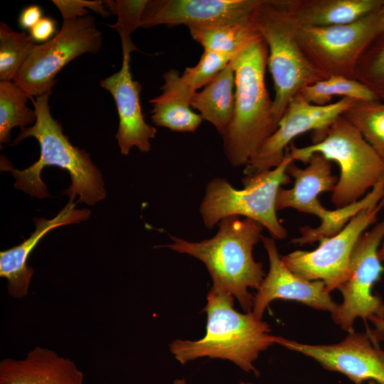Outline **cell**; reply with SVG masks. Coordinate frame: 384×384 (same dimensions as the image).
<instances>
[{
    "label": "cell",
    "instance_id": "6da1fadb",
    "mask_svg": "<svg viewBox=\"0 0 384 384\" xmlns=\"http://www.w3.org/2000/svg\"><path fill=\"white\" fill-rule=\"evenodd\" d=\"M47 92L32 99L36 121L32 126L21 129L12 145L18 144L27 137L37 139L41 148L39 159L26 169L18 170L1 167L10 171L14 177L15 188L33 197L44 198L49 196L47 186L41 174L46 166H55L68 171L71 184L63 192L74 201L94 206L106 197L103 178L99 169L93 164L85 150L73 146L63 134L61 124L50 113L49 97Z\"/></svg>",
    "mask_w": 384,
    "mask_h": 384
},
{
    "label": "cell",
    "instance_id": "7a4b0ae2",
    "mask_svg": "<svg viewBox=\"0 0 384 384\" xmlns=\"http://www.w3.org/2000/svg\"><path fill=\"white\" fill-rule=\"evenodd\" d=\"M263 228L252 219L230 215L218 223V232L209 239L190 242L169 235L172 243L158 247H168L201 260L211 277L210 289L232 294L248 313L254 299L249 289L257 290L265 278L262 264L252 255Z\"/></svg>",
    "mask_w": 384,
    "mask_h": 384
},
{
    "label": "cell",
    "instance_id": "3957f363",
    "mask_svg": "<svg viewBox=\"0 0 384 384\" xmlns=\"http://www.w3.org/2000/svg\"><path fill=\"white\" fill-rule=\"evenodd\" d=\"M206 301L204 336L196 341H173L169 344L171 354L181 364L204 357L228 360L241 370L257 375L253 363L260 352L278 343L280 336L270 334L268 324L252 311H236L230 294L210 289Z\"/></svg>",
    "mask_w": 384,
    "mask_h": 384
},
{
    "label": "cell",
    "instance_id": "277c9868",
    "mask_svg": "<svg viewBox=\"0 0 384 384\" xmlns=\"http://www.w3.org/2000/svg\"><path fill=\"white\" fill-rule=\"evenodd\" d=\"M267 57V46L259 36L230 61L235 105L223 139L224 153L234 166H246L277 128L265 84Z\"/></svg>",
    "mask_w": 384,
    "mask_h": 384
},
{
    "label": "cell",
    "instance_id": "5b68a950",
    "mask_svg": "<svg viewBox=\"0 0 384 384\" xmlns=\"http://www.w3.org/2000/svg\"><path fill=\"white\" fill-rule=\"evenodd\" d=\"M313 140L304 147L292 142L286 150L293 161L307 164L319 153L338 164L340 176L331 198L337 208L359 201L384 179V161L343 115L327 128L314 132Z\"/></svg>",
    "mask_w": 384,
    "mask_h": 384
},
{
    "label": "cell",
    "instance_id": "8992f818",
    "mask_svg": "<svg viewBox=\"0 0 384 384\" xmlns=\"http://www.w3.org/2000/svg\"><path fill=\"white\" fill-rule=\"evenodd\" d=\"M254 20L268 49L267 66L274 97L273 119L278 123L289 102L304 87L326 78L310 63L297 38V25L284 0H260Z\"/></svg>",
    "mask_w": 384,
    "mask_h": 384
},
{
    "label": "cell",
    "instance_id": "52a82bcc",
    "mask_svg": "<svg viewBox=\"0 0 384 384\" xmlns=\"http://www.w3.org/2000/svg\"><path fill=\"white\" fill-rule=\"evenodd\" d=\"M292 161L286 150L279 165L246 175L240 190L223 178L210 181L199 208L204 225L212 228L225 217L242 215L260 223L274 239L285 238L287 233L277 218L276 201L279 188L291 181L286 170Z\"/></svg>",
    "mask_w": 384,
    "mask_h": 384
},
{
    "label": "cell",
    "instance_id": "ba28073f",
    "mask_svg": "<svg viewBox=\"0 0 384 384\" xmlns=\"http://www.w3.org/2000/svg\"><path fill=\"white\" fill-rule=\"evenodd\" d=\"M102 43V33L92 15L63 21L52 39L34 45L13 81L30 100L52 92L62 68L85 53H97Z\"/></svg>",
    "mask_w": 384,
    "mask_h": 384
},
{
    "label": "cell",
    "instance_id": "9c48e42d",
    "mask_svg": "<svg viewBox=\"0 0 384 384\" xmlns=\"http://www.w3.org/2000/svg\"><path fill=\"white\" fill-rule=\"evenodd\" d=\"M378 11L345 24L297 27L300 47L326 78L341 76L354 79L360 58L378 37Z\"/></svg>",
    "mask_w": 384,
    "mask_h": 384
},
{
    "label": "cell",
    "instance_id": "30bf717a",
    "mask_svg": "<svg viewBox=\"0 0 384 384\" xmlns=\"http://www.w3.org/2000/svg\"><path fill=\"white\" fill-rule=\"evenodd\" d=\"M383 239L384 219L359 238L351 255L348 274L338 287L343 295V302L338 305L331 318L348 333L353 331L357 318L365 321L384 319V302L373 293L374 284L384 273L378 257Z\"/></svg>",
    "mask_w": 384,
    "mask_h": 384
},
{
    "label": "cell",
    "instance_id": "8fae6325",
    "mask_svg": "<svg viewBox=\"0 0 384 384\" xmlns=\"http://www.w3.org/2000/svg\"><path fill=\"white\" fill-rule=\"evenodd\" d=\"M384 208V197L360 210L336 234L321 239L312 251L295 250L281 256L295 274L309 281H322L329 292L338 289L346 278L353 248L364 231L376 222Z\"/></svg>",
    "mask_w": 384,
    "mask_h": 384
},
{
    "label": "cell",
    "instance_id": "7c38bea8",
    "mask_svg": "<svg viewBox=\"0 0 384 384\" xmlns=\"http://www.w3.org/2000/svg\"><path fill=\"white\" fill-rule=\"evenodd\" d=\"M294 179V184L289 189L280 188L277 197V210L287 208L316 215L321 220L317 228H300L301 235L296 242L299 245L314 243L332 235L336 214L335 210L324 208L319 200L324 192H333L337 183V176L333 175L331 161L319 153L313 154L307 166L300 168L294 161L286 170Z\"/></svg>",
    "mask_w": 384,
    "mask_h": 384
},
{
    "label": "cell",
    "instance_id": "4fadbf2b",
    "mask_svg": "<svg viewBox=\"0 0 384 384\" xmlns=\"http://www.w3.org/2000/svg\"><path fill=\"white\" fill-rule=\"evenodd\" d=\"M369 333L351 331L341 341L311 345L279 337L278 344L313 358L324 369L342 373L354 384H384V350Z\"/></svg>",
    "mask_w": 384,
    "mask_h": 384
},
{
    "label": "cell",
    "instance_id": "5bb4252c",
    "mask_svg": "<svg viewBox=\"0 0 384 384\" xmlns=\"http://www.w3.org/2000/svg\"><path fill=\"white\" fill-rule=\"evenodd\" d=\"M356 100L342 97L326 105L306 102L297 94L288 104L275 132L245 166L246 175L275 168L285 156L287 148L297 136L308 131L327 128L348 109Z\"/></svg>",
    "mask_w": 384,
    "mask_h": 384
},
{
    "label": "cell",
    "instance_id": "9a60e30c",
    "mask_svg": "<svg viewBox=\"0 0 384 384\" xmlns=\"http://www.w3.org/2000/svg\"><path fill=\"white\" fill-rule=\"evenodd\" d=\"M260 0H148L141 28L206 27L253 17Z\"/></svg>",
    "mask_w": 384,
    "mask_h": 384
},
{
    "label": "cell",
    "instance_id": "2e32d148",
    "mask_svg": "<svg viewBox=\"0 0 384 384\" xmlns=\"http://www.w3.org/2000/svg\"><path fill=\"white\" fill-rule=\"evenodd\" d=\"M267 251L270 268L254 296L252 312L262 319L266 308L277 299L295 301L332 314L338 304L322 281H309L292 272L282 262L274 239L262 236Z\"/></svg>",
    "mask_w": 384,
    "mask_h": 384
},
{
    "label": "cell",
    "instance_id": "e0dca14e",
    "mask_svg": "<svg viewBox=\"0 0 384 384\" xmlns=\"http://www.w3.org/2000/svg\"><path fill=\"white\" fill-rule=\"evenodd\" d=\"M130 53H122V64L118 72L102 80L100 85L114 98L119 116L115 135L122 154L127 155L136 146L142 152L151 149L150 139L156 129L146 122L140 104V83L132 79Z\"/></svg>",
    "mask_w": 384,
    "mask_h": 384
},
{
    "label": "cell",
    "instance_id": "ac0fdd59",
    "mask_svg": "<svg viewBox=\"0 0 384 384\" xmlns=\"http://www.w3.org/2000/svg\"><path fill=\"white\" fill-rule=\"evenodd\" d=\"M76 203L69 201L52 219L34 218L35 230L19 245L0 252V276L7 281L9 295L21 299L28 295L33 269L28 265V257L40 240L52 230L78 223L90 218V210L77 209Z\"/></svg>",
    "mask_w": 384,
    "mask_h": 384
},
{
    "label": "cell",
    "instance_id": "d6986e66",
    "mask_svg": "<svg viewBox=\"0 0 384 384\" xmlns=\"http://www.w3.org/2000/svg\"><path fill=\"white\" fill-rule=\"evenodd\" d=\"M0 384H85L83 373L70 358L36 346L21 359L0 362Z\"/></svg>",
    "mask_w": 384,
    "mask_h": 384
},
{
    "label": "cell",
    "instance_id": "ffe728a7",
    "mask_svg": "<svg viewBox=\"0 0 384 384\" xmlns=\"http://www.w3.org/2000/svg\"><path fill=\"white\" fill-rule=\"evenodd\" d=\"M298 27H322L356 21L380 9L384 0H284Z\"/></svg>",
    "mask_w": 384,
    "mask_h": 384
},
{
    "label": "cell",
    "instance_id": "44dd1931",
    "mask_svg": "<svg viewBox=\"0 0 384 384\" xmlns=\"http://www.w3.org/2000/svg\"><path fill=\"white\" fill-rule=\"evenodd\" d=\"M234 105L235 73L230 62L190 100L191 107L198 110L222 137L232 119Z\"/></svg>",
    "mask_w": 384,
    "mask_h": 384
},
{
    "label": "cell",
    "instance_id": "7402d4cb",
    "mask_svg": "<svg viewBox=\"0 0 384 384\" xmlns=\"http://www.w3.org/2000/svg\"><path fill=\"white\" fill-rule=\"evenodd\" d=\"M234 56L205 50L198 63L188 67L182 74L171 69L163 74L164 84L161 95L190 105V100L197 90L213 80Z\"/></svg>",
    "mask_w": 384,
    "mask_h": 384
},
{
    "label": "cell",
    "instance_id": "603a6c76",
    "mask_svg": "<svg viewBox=\"0 0 384 384\" xmlns=\"http://www.w3.org/2000/svg\"><path fill=\"white\" fill-rule=\"evenodd\" d=\"M188 29L191 37L205 50L234 57L253 39L260 36L254 16L244 21Z\"/></svg>",
    "mask_w": 384,
    "mask_h": 384
},
{
    "label": "cell",
    "instance_id": "cb8c5ba5",
    "mask_svg": "<svg viewBox=\"0 0 384 384\" xmlns=\"http://www.w3.org/2000/svg\"><path fill=\"white\" fill-rule=\"evenodd\" d=\"M26 93L14 81H0V143L11 139V131L33 125L36 112L27 106ZM30 100V99H29Z\"/></svg>",
    "mask_w": 384,
    "mask_h": 384
},
{
    "label": "cell",
    "instance_id": "d4e9b609",
    "mask_svg": "<svg viewBox=\"0 0 384 384\" xmlns=\"http://www.w3.org/2000/svg\"><path fill=\"white\" fill-rule=\"evenodd\" d=\"M306 102L316 105L330 104L333 96L361 101H380L365 85L353 78L334 76L303 87L299 93Z\"/></svg>",
    "mask_w": 384,
    "mask_h": 384
},
{
    "label": "cell",
    "instance_id": "484cf974",
    "mask_svg": "<svg viewBox=\"0 0 384 384\" xmlns=\"http://www.w3.org/2000/svg\"><path fill=\"white\" fill-rule=\"evenodd\" d=\"M342 115L384 161V101L356 100Z\"/></svg>",
    "mask_w": 384,
    "mask_h": 384
},
{
    "label": "cell",
    "instance_id": "4316f807",
    "mask_svg": "<svg viewBox=\"0 0 384 384\" xmlns=\"http://www.w3.org/2000/svg\"><path fill=\"white\" fill-rule=\"evenodd\" d=\"M34 41L25 32L14 31L0 23V80L13 81L31 52Z\"/></svg>",
    "mask_w": 384,
    "mask_h": 384
},
{
    "label": "cell",
    "instance_id": "83f0119b",
    "mask_svg": "<svg viewBox=\"0 0 384 384\" xmlns=\"http://www.w3.org/2000/svg\"><path fill=\"white\" fill-rule=\"evenodd\" d=\"M152 105L151 119L154 124L175 132H191L196 130L202 122L199 114L189 105L162 95L149 100Z\"/></svg>",
    "mask_w": 384,
    "mask_h": 384
},
{
    "label": "cell",
    "instance_id": "f1b7e54d",
    "mask_svg": "<svg viewBox=\"0 0 384 384\" xmlns=\"http://www.w3.org/2000/svg\"><path fill=\"white\" fill-rule=\"evenodd\" d=\"M148 0H106L105 6L117 22L109 26L119 35L122 52L139 50L132 42L131 35L141 26L142 18Z\"/></svg>",
    "mask_w": 384,
    "mask_h": 384
},
{
    "label": "cell",
    "instance_id": "f546056e",
    "mask_svg": "<svg viewBox=\"0 0 384 384\" xmlns=\"http://www.w3.org/2000/svg\"><path fill=\"white\" fill-rule=\"evenodd\" d=\"M354 79L384 101V38H376L360 58Z\"/></svg>",
    "mask_w": 384,
    "mask_h": 384
},
{
    "label": "cell",
    "instance_id": "4dcf8cb0",
    "mask_svg": "<svg viewBox=\"0 0 384 384\" xmlns=\"http://www.w3.org/2000/svg\"><path fill=\"white\" fill-rule=\"evenodd\" d=\"M52 2L60 12L63 21L85 17L89 15V10L102 17L111 15L105 6V1L53 0Z\"/></svg>",
    "mask_w": 384,
    "mask_h": 384
},
{
    "label": "cell",
    "instance_id": "1f68e13d",
    "mask_svg": "<svg viewBox=\"0 0 384 384\" xmlns=\"http://www.w3.org/2000/svg\"><path fill=\"white\" fill-rule=\"evenodd\" d=\"M30 36L34 42L46 43L56 33V22L50 17H43L30 30Z\"/></svg>",
    "mask_w": 384,
    "mask_h": 384
},
{
    "label": "cell",
    "instance_id": "d6a6232c",
    "mask_svg": "<svg viewBox=\"0 0 384 384\" xmlns=\"http://www.w3.org/2000/svg\"><path fill=\"white\" fill-rule=\"evenodd\" d=\"M43 11L38 5H30L24 8L18 18L19 26L24 29L32 28L42 18Z\"/></svg>",
    "mask_w": 384,
    "mask_h": 384
},
{
    "label": "cell",
    "instance_id": "836d02e7",
    "mask_svg": "<svg viewBox=\"0 0 384 384\" xmlns=\"http://www.w3.org/2000/svg\"><path fill=\"white\" fill-rule=\"evenodd\" d=\"M378 38H384V4L378 11Z\"/></svg>",
    "mask_w": 384,
    "mask_h": 384
},
{
    "label": "cell",
    "instance_id": "e575fe53",
    "mask_svg": "<svg viewBox=\"0 0 384 384\" xmlns=\"http://www.w3.org/2000/svg\"><path fill=\"white\" fill-rule=\"evenodd\" d=\"M370 321L374 324L376 329L384 334V319H372Z\"/></svg>",
    "mask_w": 384,
    "mask_h": 384
},
{
    "label": "cell",
    "instance_id": "d590c367",
    "mask_svg": "<svg viewBox=\"0 0 384 384\" xmlns=\"http://www.w3.org/2000/svg\"><path fill=\"white\" fill-rule=\"evenodd\" d=\"M378 257L382 262L384 261V239L378 250Z\"/></svg>",
    "mask_w": 384,
    "mask_h": 384
},
{
    "label": "cell",
    "instance_id": "8d00e7d4",
    "mask_svg": "<svg viewBox=\"0 0 384 384\" xmlns=\"http://www.w3.org/2000/svg\"><path fill=\"white\" fill-rule=\"evenodd\" d=\"M174 384H187V383L184 379H179V380H174ZM240 384H250V383H240Z\"/></svg>",
    "mask_w": 384,
    "mask_h": 384
},
{
    "label": "cell",
    "instance_id": "74e56055",
    "mask_svg": "<svg viewBox=\"0 0 384 384\" xmlns=\"http://www.w3.org/2000/svg\"><path fill=\"white\" fill-rule=\"evenodd\" d=\"M361 384H365V383H361ZM366 384H378V383L375 382V381L370 380V381L366 382Z\"/></svg>",
    "mask_w": 384,
    "mask_h": 384
}]
</instances>
